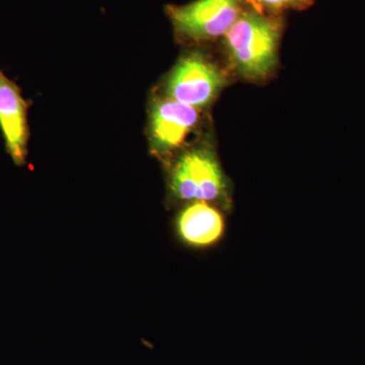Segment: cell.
I'll return each mask as SVG.
<instances>
[{
  "instance_id": "52a82bcc",
  "label": "cell",
  "mask_w": 365,
  "mask_h": 365,
  "mask_svg": "<svg viewBox=\"0 0 365 365\" xmlns=\"http://www.w3.org/2000/svg\"><path fill=\"white\" fill-rule=\"evenodd\" d=\"M222 209L207 202L185 204L175 220L180 241L195 249H206L222 241L225 234Z\"/></svg>"
},
{
  "instance_id": "3957f363",
  "label": "cell",
  "mask_w": 365,
  "mask_h": 365,
  "mask_svg": "<svg viewBox=\"0 0 365 365\" xmlns=\"http://www.w3.org/2000/svg\"><path fill=\"white\" fill-rule=\"evenodd\" d=\"M245 7L244 0H195L167 6L165 13L178 38L201 43L225 37Z\"/></svg>"
},
{
  "instance_id": "5b68a950",
  "label": "cell",
  "mask_w": 365,
  "mask_h": 365,
  "mask_svg": "<svg viewBox=\"0 0 365 365\" xmlns=\"http://www.w3.org/2000/svg\"><path fill=\"white\" fill-rule=\"evenodd\" d=\"M201 123V109L168 97L151 104L150 132L153 153L168 158L181 150Z\"/></svg>"
},
{
  "instance_id": "8992f818",
  "label": "cell",
  "mask_w": 365,
  "mask_h": 365,
  "mask_svg": "<svg viewBox=\"0 0 365 365\" xmlns=\"http://www.w3.org/2000/svg\"><path fill=\"white\" fill-rule=\"evenodd\" d=\"M28 109L20 86L0 69V131L7 155L18 167L25 165L28 157Z\"/></svg>"
},
{
  "instance_id": "6da1fadb",
  "label": "cell",
  "mask_w": 365,
  "mask_h": 365,
  "mask_svg": "<svg viewBox=\"0 0 365 365\" xmlns=\"http://www.w3.org/2000/svg\"><path fill=\"white\" fill-rule=\"evenodd\" d=\"M284 31L282 14L263 13L247 6L223 37L230 66L237 76L263 83L275 71Z\"/></svg>"
},
{
  "instance_id": "277c9868",
  "label": "cell",
  "mask_w": 365,
  "mask_h": 365,
  "mask_svg": "<svg viewBox=\"0 0 365 365\" xmlns=\"http://www.w3.org/2000/svg\"><path fill=\"white\" fill-rule=\"evenodd\" d=\"M227 78L202 53L182 57L165 83V97L202 110L227 85Z\"/></svg>"
},
{
  "instance_id": "7a4b0ae2",
  "label": "cell",
  "mask_w": 365,
  "mask_h": 365,
  "mask_svg": "<svg viewBox=\"0 0 365 365\" xmlns=\"http://www.w3.org/2000/svg\"><path fill=\"white\" fill-rule=\"evenodd\" d=\"M170 203L207 202L227 212L232 209L230 185L215 150L190 148L170 165L168 177Z\"/></svg>"
},
{
  "instance_id": "ba28073f",
  "label": "cell",
  "mask_w": 365,
  "mask_h": 365,
  "mask_svg": "<svg viewBox=\"0 0 365 365\" xmlns=\"http://www.w3.org/2000/svg\"><path fill=\"white\" fill-rule=\"evenodd\" d=\"M247 6L263 13L283 14L287 11H304L313 6L316 0H244Z\"/></svg>"
}]
</instances>
